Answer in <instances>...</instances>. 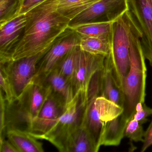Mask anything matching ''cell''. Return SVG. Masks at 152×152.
Listing matches in <instances>:
<instances>
[{"label":"cell","instance_id":"1","mask_svg":"<svg viewBox=\"0 0 152 152\" xmlns=\"http://www.w3.org/2000/svg\"><path fill=\"white\" fill-rule=\"evenodd\" d=\"M58 1L47 0L26 14L27 24L9 61L33 56L47 50L69 27L71 21L58 12Z\"/></svg>","mask_w":152,"mask_h":152},{"label":"cell","instance_id":"2","mask_svg":"<svg viewBox=\"0 0 152 152\" xmlns=\"http://www.w3.org/2000/svg\"><path fill=\"white\" fill-rule=\"evenodd\" d=\"M101 71L95 74L91 82L87 102L83 109L81 124L88 130L98 150L105 124L121 115L124 108L101 96Z\"/></svg>","mask_w":152,"mask_h":152},{"label":"cell","instance_id":"3","mask_svg":"<svg viewBox=\"0 0 152 152\" xmlns=\"http://www.w3.org/2000/svg\"><path fill=\"white\" fill-rule=\"evenodd\" d=\"M129 42L130 67L123 86L125 98L123 114L129 120L135 113L137 104L145 103L147 77L146 59L142 50L140 34L131 21Z\"/></svg>","mask_w":152,"mask_h":152},{"label":"cell","instance_id":"4","mask_svg":"<svg viewBox=\"0 0 152 152\" xmlns=\"http://www.w3.org/2000/svg\"><path fill=\"white\" fill-rule=\"evenodd\" d=\"M131 20L127 12L112 23L111 51L107 56L118 87L123 91L125 77L130 67L129 32Z\"/></svg>","mask_w":152,"mask_h":152},{"label":"cell","instance_id":"5","mask_svg":"<svg viewBox=\"0 0 152 152\" xmlns=\"http://www.w3.org/2000/svg\"><path fill=\"white\" fill-rule=\"evenodd\" d=\"M82 96L76 93L56 123L48 132L37 138L48 140L60 152H64L66 142L69 135L80 124L86 104Z\"/></svg>","mask_w":152,"mask_h":152},{"label":"cell","instance_id":"6","mask_svg":"<svg viewBox=\"0 0 152 152\" xmlns=\"http://www.w3.org/2000/svg\"><path fill=\"white\" fill-rule=\"evenodd\" d=\"M52 90L45 83L32 80L20 96L13 104L17 118L26 126L38 116Z\"/></svg>","mask_w":152,"mask_h":152},{"label":"cell","instance_id":"7","mask_svg":"<svg viewBox=\"0 0 152 152\" xmlns=\"http://www.w3.org/2000/svg\"><path fill=\"white\" fill-rule=\"evenodd\" d=\"M127 14L140 34L142 50L152 66V0H126Z\"/></svg>","mask_w":152,"mask_h":152},{"label":"cell","instance_id":"8","mask_svg":"<svg viewBox=\"0 0 152 152\" xmlns=\"http://www.w3.org/2000/svg\"><path fill=\"white\" fill-rule=\"evenodd\" d=\"M81 37L68 27L57 39L39 61L33 80H43L69 51L75 47L80 46Z\"/></svg>","mask_w":152,"mask_h":152},{"label":"cell","instance_id":"9","mask_svg":"<svg viewBox=\"0 0 152 152\" xmlns=\"http://www.w3.org/2000/svg\"><path fill=\"white\" fill-rule=\"evenodd\" d=\"M49 48L33 56L1 63L8 75L16 100L32 81L38 63Z\"/></svg>","mask_w":152,"mask_h":152},{"label":"cell","instance_id":"10","mask_svg":"<svg viewBox=\"0 0 152 152\" xmlns=\"http://www.w3.org/2000/svg\"><path fill=\"white\" fill-rule=\"evenodd\" d=\"M127 10L126 0H99L74 18L69 26L94 22L113 23Z\"/></svg>","mask_w":152,"mask_h":152},{"label":"cell","instance_id":"11","mask_svg":"<svg viewBox=\"0 0 152 152\" xmlns=\"http://www.w3.org/2000/svg\"><path fill=\"white\" fill-rule=\"evenodd\" d=\"M66 104L63 98L52 91L39 115L31 122L26 131L36 139L47 133L63 114Z\"/></svg>","mask_w":152,"mask_h":152},{"label":"cell","instance_id":"12","mask_svg":"<svg viewBox=\"0 0 152 152\" xmlns=\"http://www.w3.org/2000/svg\"><path fill=\"white\" fill-rule=\"evenodd\" d=\"M105 58L104 56L87 53L80 49L79 50L74 87L75 94L79 93L86 101L91 80L96 73L103 70Z\"/></svg>","mask_w":152,"mask_h":152},{"label":"cell","instance_id":"13","mask_svg":"<svg viewBox=\"0 0 152 152\" xmlns=\"http://www.w3.org/2000/svg\"><path fill=\"white\" fill-rule=\"evenodd\" d=\"M27 22V15H23L0 24L1 63L9 61L10 54L21 39Z\"/></svg>","mask_w":152,"mask_h":152},{"label":"cell","instance_id":"14","mask_svg":"<svg viewBox=\"0 0 152 152\" xmlns=\"http://www.w3.org/2000/svg\"><path fill=\"white\" fill-rule=\"evenodd\" d=\"M101 96L124 108L125 98L122 91L118 87L112 73L109 58L107 56L104 66L102 70Z\"/></svg>","mask_w":152,"mask_h":152},{"label":"cell","instance_id":"15","mask_svg":"<svg viewBox=\"0 0 152 152\" xmlns=\"http://www.w3.org/2000/svg\"><path fill=\"white\" fill-rule=\"evenodd\" d=\"M7 136L19 152H42V143L28 132L17 128L7 129Z\"/></svg>","mask_w":152,"mask_h":152},{"label":"cell","instance_id":"16","mask_svg":"<svg viewBox=\"0 0 152 152\" xmlns=\"http://www.w3.org/2000/svg\"><path fill=\"white\" fill-rule=\"evenodd\" d=\"M98 151L88 130L81 124L69 135L64 152H97Z\"/></svg>","mask_w":152,"mask_h":152},{"label":"cell","instance_id":"17","mask_svg":"<svg viewBox=\"0 0 152 152\" xmlns=\"http://www.w3.org/2000/svg\"><path fill=\"white\" fill-rule=\"evenodd\" d=\"M129 121L122 113L115 119L107 123L102 131L101 145H119L124 137V130Z\"/></svg>","mask_w":152,"mask_h":152},{"label":"cell","instance_id":"18","mask_svg":"<svg viewBox=\"0 0 152 152\" xmlns=\"http://www.w3.org/2000/svg\"><path fill=\"white\" fill-rule=\"evenodd\" d=\"M112 23L94 22L83 23L69 27L81 36L111 39Z\"/></svg>","mask_w":152,"mask_h":152},{"label":"cell","instance_id":"19","mask_svg":"<svg viewBox=\"0 0 152 152\" xmlns=\"http://www.w3.org/2000/svg\"><path fill=\"white\" fill-rule=\"evenodd\" d=\"M42 81L48 85L52 91L63 98L66 104L74 98L75 91L72 85L56 71L51 72Z\"/></svg>","mask_w":152,"mask_h":152},{"label":"cell","instance_id":"20","mask_svg":"<svg viewBox=\"0 0 152 152\" xmlns=\"http://www.w3.org/2000/svg\"><path fill=\"white\" fill-rule=\"evenodd\" d=\"M99 0H58V12L72 21L76 16Z\"/></svg>","mask_w":152,"mask_h":152},{"label":"cell","instance_id":"21","mask_svg":"<svg viewBox=\"0 0 152 152\" xmlns=\"http://www.w3.org/2000/svg\"><path fill=\"white\" fill-rule=\"evenodd\" d=\"M80 49V46L72 49L63 58L53 70L63 76L72 85L74 89L76 58Z\"/></svg>","mask_w":152,"mask_h":152},{"label":"cell","instance_id":"22","mask_svg":"<svg viewBox=\"0 0 152 152\" xmlns=\"http://www.w3.org/2000/svg\"><path fill=\"white\" fill-rule=\"evenodd\" d=\"M80 48L87 53L106 57L111 51V39L82 36Z\"/></svg>","mask_w":152,"mask_h":152},{"label":"cell","instance_id":"23","mask_svg":"<svg viewBox=\"0 0 152 152\" xmlns=\"http://www.w3.org/2000/svg\"><path fill=\"white\" fill-rule=\"evenodd\" d=\"M19 0H0V24L15 18Z\"/></svg>","mask_w":152,"mask_h":152},{"label":"cell","instance_id":"24","mask_svg":"<svg viewBox=\"0 0 152 152\" xmlns=\"http://www.w3.org/2000/svg\"><path fill=\"white\" fill-rule=\"evenodd\" d=\"M145 131L142 124L132 118L127 124L124 132V137L129 138L131 142H143Z\"/></svg>","mask_w":152,"mask_h":152},{"label":"cell","instance_id":"25","mask_svg":"<svg viewBox=\"0 0 152 152\" xmlns=\"http://www.w3.org/2000/svg\"><path fill=\"white\" fill-rule=\"evenodd\" d=\"M0 87L1 92L4 96L7 104H10L16 100V98L8 75L6 72L5 67L1 64L0 71Z\"/></svg>","mask_w":152,"mask_h":152},{"label":"cell","instance_id":"26","mask_svg":"<svg viewBox=\"0 0 152 152\" xmlns=\"http://www.w3.org/2000/svg\"><path fill=\"white\" fill-rule=\"evenodd\" d=\"M47 0H19L18 9L15 18L26 15L30 11L38 7Z\"/></svg>","mask_w":152,"mask_h":152},{"label":"cell","instance_id":"27","mask_svg":"<svg viewBox=\"0 0 152 152\" xmlns=\"http://www.w3.org/2000/svg\"><path fill=\"white\" fill-rule=\"evenodd\" d=\"M7 103L1 92L0 94V137H3L6 129Z\"/></svg>","mask_w":152,"mask_h":152},{"label":"cell","instance_id":"28","mask_svg":"<svg viewBox=\"0 0 152 152\" xmlns=\"http://www.w3.org/2000/svg\"><path fill=\"white\" fill-rule=\"evenodd\" d=\"M151 115H152V108L147 106L145 103L142 110L140 112H135L132 118L142 125L148 121V117Z\"/></svg>","mask_w":152,"mask_h":152},{"label":"cell","instance_id":"29","mask_svg":"<svg viewBox=\"0 0 152 152\" xmlns=\"http://www.w3.org/2000/svg\"><path fill=\"white\" fill-rule=\"evenodd\" d=\"M143 145L140 152H144L152 146V119L146 130L145 131Z\"/></svg>","mask_w":152,"mask_h":152},{"label":"cell","instance_id":"30","mask_svg":"<svg viewBox=\"0 0 152 152\" xmlns=\"http://www.w3.org/2000/svg\"><path fill=\"white\" fill-rule=\"evenodd\" d=\"M0 152H19L9 140H6L3 137L0 138Z\"/></svg>","mask_w":152,"mask_h":152}]
</instances>
